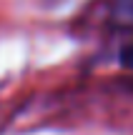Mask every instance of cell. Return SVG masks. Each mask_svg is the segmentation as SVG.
<instances>
[{"label":"cell","instance_id":"1","mask_svg":"<svg viewBox=\"0 0 133 135\" xmlns=\"http://www.w3.org/2000/svg\"><path fill=\"white\" fill-rule=\"evenodd\" d=\"M111 15L123 25H133V0H111Z\"/></svg>","mask_w":133,"mask_h":135},{"label":"cell","instance_id":"2","mask_svg":"<svg viewBox=\"0 0 133 135\" xmlns=\"http://www.w3.org/2000/svg\"><path fill=\"white\" fill-rule=\"evenodd\" d=\"M121 63L133 70V45H126V48L121 50Z\"/></svg>","mask_w":133,"mask_h":135}]
</instances>
